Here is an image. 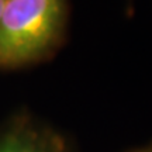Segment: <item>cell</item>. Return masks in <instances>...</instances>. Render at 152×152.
Listing matches in <instances>:
<instances>
[{
  "label": "cell",
  "instance_id": "1",
  "mask_svg": "<svg viewBox=\"0 0 152 152\" xmlns=\"http://www.w3.org/2000/svg\"><path fill=\"white\" fill-rule=\"evenodd\" d=\"M68 0H4L0 16V66L27 65L61 42Z\"/></svg>",
  "mask_w": 152,
  "mask_h": 152
},
{
  "label": "cell",
  "instance_id": "2",
  "mask_svg": "<svg viewBox=\"0 0 152 152\" xmlns=\"http://www.w3.org/2000/svg\"><path fill=\"white\" fill-rule=\"evenodd\" d=\"M0 152H71L52 127L28 114H18L0 130Z\"/></svg>",
  "mask_w": 152,
  "mask_h": 152
},
{
  "label": "cell",
  "instance_id": "3",
  "mask_svg": "<svg viewBox=\"0 0 152 152\" xmlns=\"http://www.w3.org/2000/svg\"><path fill=\"white\" fill-rule=\"evenodd\" d=\"M131 152H152V144L147 145V147H142V148H138V149H134Z\"/></svg>",
  "mask_w": 152,
  "mask_h": 152
},
{
  "label": "cell",
  "instance_id": "4",
  "mask_svg": "<svg viewBox=\"0 0 152 152\" xmlns=\"http://www.w3.org/2000/svg\"><path fill=\"white\" fill-rule=\"evenodd\" d=\"M3 7H4V0H0V16H1V11H3Z\"/></svg>",
  "mask_w": 152,
  "mask_h": 152
}]
</instances>
